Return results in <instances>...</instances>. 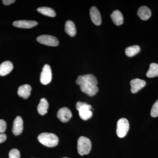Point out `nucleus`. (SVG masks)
<instances>
[{
  "label": "nucleus",
  "instance_id": "nucleus-19",
  "mask_svg": "<svg viewBox=\"0 0 158 158\" xmlns=\"http://www.w3.org/2000/svg\"><path fill=\"white\" fill-rule=\"evenodd\" d=\"M65 30L66 34L71 37L75 36L77 33L75 25L73 22L71 20H68L65 24Z\"/></svg>",
  "mask_w": 158,
  "mask_h": 158
},
{
  "label": "nucleus",
  "instance_id": "nucleus-15",
  "mask_svg": "<svg viewBox=\"0 0 158 158\" xmlns=\"http://www.w3.org/2000/svg\"><path fill=\"white\" fill-rule=\"evenodd\" d=\"M13 65L10 61H7L2 62L0 65V76H5L12 70Z\"/></svg>",
  "mask_w": 158,
  "mask_h": 158
},
{
  "label": "nucleus",
  "instance_id": "nucleus-22",
  "mask_svg": "<svg viewBox=\"0 0 158 158\" xmlns=\"http://www.w3.org/2000/svg\"><path fill=\"white\" fill-rule=\"evenodd\" d=\"M140 47L139 46L135 45L128 47L125 49V53L127 56L131 57L135 56L136 54H138L140 52Z\"/></svg>",
  "mask_w": 158,
  "mask_h": 158
},
{
  "label": "nucleus",
  "instance_id": "nucleus-6",
  "mask_svg": "<svg viewBox=\"0 0 158 158\" xmlns=\"http://www.w3.org/2000/svg\"><path fill=\"white\" fill-rule=\"evenodd\" d=\"M52 72L49 65L46 64L42 69L40 74V81L43 85L49 84L52 80Z\"/></svg>",
  "mask_w": 158,
  "mask_h": 158
},
{
  "label": "nucleus",
  "instance_id": "nucleus-1",
  "mask_svg": "<svg viewBox=\"0 0 158 158\" xmlns=\"http://www.w3.org/2000/svg\"><path fill=\"white\" fill-rule=\"evenodd\" d=\"M38 141L41 144L48 147H54L59 143V138L55 134L50 133H43L38 136Z\"/></svg>",
  "mask_w": 158,
  "mask_h": 158
},
{
  "label": "nucleus",
  "instance_id": "nucleus-7",
  "mask_svg": "<svg viewBox=\"0 0 158 158\" xmlns=\"http://www.w3.org/2000/svg\"><path fill=\"white\" fill-rule=\"evenodd\" d=\"M80 89L82 92L89 96H93L98 91V88L96 85L89 83H82L80 85Z\"/></svg>",
  "mask_w": 158,
  "mask_h": 158
},
{
  "label": "nucleus",
  "instance_id": "nucleus-14",
  "mask_svg": "<svg viewBox=\"0 0 158 158\" xmlns=\"http://www.w3.org/2000/svg\"><path fill=\"white\" fill-rule=\"evenodd\" d=\"M32 88L30 85H24L20 86L18 90V94L20 97L23 98L27 99L31 95Z\"/></svg>",
  "mask_w": 158,
  "mask_h": 158
},
{
  "label": "nucleus",
  "instance_id": "nucleus-8",
  "mask_svg": "<svg viewBox=\"0 0 158 158\" xmlns=\"http://www.w3.org/2000/svg\"><path fill=\"white\" fill-rule=\"evenodd\" d=\"M89 83L94 85H97L98 84L97 79L96 77L92 74H88L84 75H80L78 77L76 80V84L80 85L82 83Z\"/></svg>",
  "mask_w": 158,
  "mask_h": 158
},
{
  "label": "nucleus",
  "instance_id": "nucleus-21",
  "mask_svg": "<svg viewBox=\"0 0 158 158\" xmlns=\"http://www.w3.org/2000/svg\"><path fill=\"white\" fill-rule=\"evenodd\" d=\"M37 11L46 16L54 17L56 16V13L54 9L48 7H43L38 8Z\"/></svg>",
  "mask_w": 158,
  "mask_h": 158
},
{
  "label": "nucleus",
  "instance_id": "nucleus-28",
  "mask_svg": "<svg viewBox=\"0 0 158 158\" xmlns=\"http://www.w3.org/2000/svg\"></svg>",
  "mask_w": 158,
  "mask_h": 158
},
{
  "label": "nucleus",
  "instance_id": "nucleus-20",
  "mask_svg": "<svg viewBox=\"0 0 158 158\" xmlns=\"http://www.w3.org/2000/svg\"><path fill=\"white\" fill-rule=\"evenodd\" d=\"M146 76L148 77L153 78L158 76V64L152 63L150 65L149 69L148 71Z\"/></svg>",
  "mask_w": 158,
  "mask_h": 158
},
{
  "label": "nucleus",
  "instance_id": "nucleus-18",
  "mask_svg": "<svg viewBox=\"0 0 158 158\" xmlns=\"http://www.w3.org/2000/svg\"><path fill=\"white\" fill-rule=\"evenodd\" d=\"M48 107L49 104L46 99L42 98L40 99L37 106V111L40 115H44L47 113Z\"/></svg>",
  "mask_w": 158,
  "mask_h": 158
},
{
  "label": "nucleus",
  "instance_id": "nucleus-5",
  "mask_svg": "<svg viewBox=\"0 0 158 158\" xmlns=\"http://www.w3.org/2000/svg\"><path fill=\"white\" fill-rule=\"evenodd\" d=\"M37 41L41 44L49 46H57L59 44V41L56 37L49 35H43L37 37Z\"/></svg>",
  "mask_w": 158,
  "mask_h": 158
},
{
  "label": "nucleus",
  "instance_id": "nucleus-25",
  "mask_svg": "<svg viewBox=\"0 0 158 158\" xmlns=\"http://www.w3.org/2000/svg\"><path fill=\"white\" fill-rule=\"evenodd\" d=\"M6 129V122L3 119H0V133H4Z\"/></svg>",
  "mask_w": 158,
  "mask_h": 158
},
{
  "label": "nucleus",
  "instance_id": "nucleus-16",
  "mask_svg": "<svg viewBox=\"0 0 158 158\" xmlns=\"http://www.w3.org/2000/svg\"><path fill=\"white\" fill-rule=\"evenodd\" d=\"M138 15L142 20H147L151 16V11L147 6H142L138 9Z\"/></svg>",
  "mask_w": 158,
  "mask_h": 158
},
{
  "label": "nucleus",
  "instance_id": "nucleus-24",
  "mask_svg": "<svg viewBox=\"0 0 158 158\" xmlns=\"http://www.w3.org/2000/svg\"><path fill=\"white\" fill-rule=\"evenodd\" d=\"M20 154L19 151L17 149H11L9 153V158H20Z\"/></svg>",
  "mask_w": 158,
  "mask_h": 158
},
{
  "label": "nucleus",
  "instance_id": "nucleus-17",
  "mask_svg": "<svg viewBox=\"0 0 158 158\" xmlns=\"http://www.w3.org/2000/svg\"><path fill=\"white\" fill-rule=\"evenodd\" d=\"M111 18L113 23L116 26H120L123 23V17L122 14L118 10H115L111 15Z\"/></svg>",
  "mask_w": 158,
  "mask_h": 158
},
{
  "label": "nucleus",
  "instance_id": "nucleus-2",
  "mask_svg": "<svg viewBox=\"0 0 158 158\" xmlns=\"http://www.w3.org/2000/svg\"><path fill=\"white\" fill-rule=\"evenodd\" d=\"M77 110L79 111V116L81 119L87 120L92 116V106L87 103L78 102L77 103Z\"/></svg>",
  "mask_w": 158,
  "mask_h": 158
},
{
  "label": "nucleus",
  "instance_id": "nucleus-4",
  "mask_svg": "<svg viewBox=\"0 0 158 158\" xmlns=\"http://www.w3.org/2000/svg\"><path fill=\"white\" fill-rule=\"evenodd\" d=\"M129 129V123L127 118H123L117 122L116 127V134L118 137L123 138L126 135Z\"/></svg>",
  "mask_w": 158,
  "mask_h": 158
},
{
  "label": "nucleus",
  "instance_id": "nucleus-10",
  "mask_svg": "<svg viewBox=\"0 0 158 158\" xmlns=\"http://www.w3.org/2000/svg\"><path fill=\"white\" fill-rule=\"evenodd\" d=\"M23 130V123L22 118L18 116L13 122L12 132L15 136L19 135L22 133Z\"/></svg>",
  "mask_w": 158,
  "mask_h": 158
},
{
  "label": "nucleus",
  "instance_id": "nucleus-9",
  "mask_svg": "<svg viewBox=\"0 0 158 158\" xmlns=\"http://www.w3.org/2000/svg\"><path fill=\"white\" fill-rule=\"evenodd\" d=\"M57 117L61 122H67L72 116L71 112L68 108L63 107L59 109L57 113Z\"/></svg>",
  "mask_w": 158,
  "mask_h": 158
},
{
  "label": "nucleus",
  "instance_id": "nucleus-23",
  "mask_svg": "<svg viewBox=\"0 0 158 158\" xmlns=\"http://www.w3.org/2000/svg\"><path fill=\"white\" fill-rule=\"evenodd\" d=\"M151 115L153 117H156L158 116V99L153 105L151 111Z\"/></svg>",
  "mask_w": 158,
  "mask_h": 158
},
{
  "label": "nucleus",
  "instance_id": "nucleus-26",
  "mask_svg": "<svg viewBox=\"0 0 158 158\" xmlns=\"http://www.w3.org/2000/svg\"><path fill=\"white\" fill-rule=\"evenodd\" d=\"M7 138V136L5 134L0 133V143H2L6 140Z\"/></svg>",
  "mask_w": 158,
  "mask_h": 158
},
{
  "label": "nucleus",
  "instance_id": "nucleus-13",
  "mask_svg": "<svg viewBox=\"0 0 158 158\" xmlns=\"http://www.w3.org/2000/svg\"><path fill=\"white\" fill-rule=\"evenodd\" d=\"M38 23L35 21L18 20L13 23V25L20 28L30 29L35 27Z\"/></svg>",
  "mask_w": 158,
  "mask_h": 158
},
{
  "label": "nucleus",
  "instance_id": "nucleus-3",
  "mask_svg": "<svg viewBox=\"0 0 158 158\" xmlns=\"http://www.w3.org/2000/svg\"><path fill=\"white\" fill-rule=\"evenodd\" d=\"M77 148L80 155L88 154L91 149V142L90 139L84 136L80 137L78 139Z\"/></svg>",
  "mask_w": 158,
  "mask_h": 158
},
{
  "label": "nucleus",
  "instance_id": "nucleus-12",
  "mask_svg": "<svg viewBox=\"0 0 158 158\" xmlns=\"http://www.w3.org/2000/svg\"><path fill=\"white\" fill-rule=\"evenodd\" d=\"M90 15L91 21L96 26L100 25L102 23V17L98 9L95 6L90 8Z\"/></svg>",
  "mask_w": 158,
  "mask_h": 158
},
{
  "label": "nucleus",
  "instance_id": "nucleus-27",
  "mask_svg": "<svg viewBox=\"0 0 158 158\" xmlns=\"http://www.w3.org/2000/svg\"><path fill=\"white\" fill-rule=\"evenodd\" d=\"M15 2V0H3L2 1L3 4L6 6H9L11 4H13Z\"/></svg>",
  "mask_w": 158,
  "mask_h": 158
},
{
  "label": "nucleus",
  "instance_id": "nucleus-11",
  "mask_svg": "<svg viewBox=\"0 0 158 158\" xmlns=\"http://www.w3.org/2000/svg\"><path fill=\"white\" fill-rule=\"evenodd\" d=\"M131 86V91L132 93H136L139 90L144 88L146 85V82L144 80L136 78L133 79L130 82Z\"/></svg>",
  "mask_w": 158,
  "mask_h": 158
}]
</instances>
